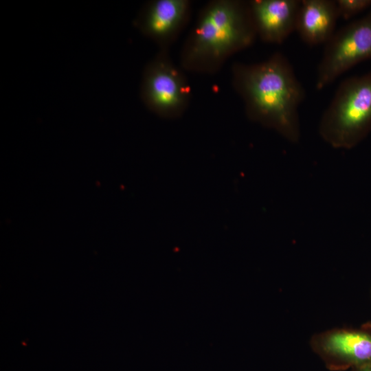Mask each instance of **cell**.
Listing matches in <instances>:
<instances>
[{"label":"cell","mask_w":371,"mask_h":371,"mask_svg":"<svg viewBox=\"0 0 371 371\" xmlns=\"http://www.w3.org/2000/svg\"><path fill=\"white\" fill-rule=\"evenodd\" d=\"M232 82L251 120L276 131L291 143L299 142L298 107L305 91L283 54L277 52L254 64L235 63Z\"/></svg>","instance_id":"obj_1"},{"label":"cell","mask_w":371,"mask_h":371,"mask_svg":"<svg viewBox=\"0 0 371 371\" xmlns=\"http://www.w3.org/2000/svg\"><path fill=\"white\" fill-rule=\"evenodd\" d=\"M257 37L248 1L213 0L200 12L180 54L182 69L217 72L232 55L251 46Z\"/></svg>","instance_id":"obj_2"},{"label":"cell","mask_w":371,"mask_h":371,"mask_svg":"<svg viewBox=\"0 0 371 371\" xmlns=\"http://www.w3.org/2000/svg\"><path fill=\"white\" fill-rule=\"evenodd\" d=\"M371 131V74L343 80L324 112L319 133L335 148L350 149Z\"/></svg>","instance_id":"obj_3"},{"label":"cell","mask_w":371,"mask_h":371,"mask_svg":"<svg viewBox=\"0 0 371 371\" xmlns=\"http://www.w3.org/2000/svg\"><path fill=\"white\" fill-rule=\"evenodd\" d=\"M141 98L145 106L164 118L180 117L189 106L191 89L182 70L160 49L147 64L142 77Z\"/></svg>","instance_id":"obj_4"},{"label":"cell","mask_w":371,"mask_h":371,"mask_svg":"<svg viewBox=\"0 0 371 371\" xmlns=\"http://www.w3.org/2000/svg\"><path fill=\"white\" fill-rule=\"evenodd\" d=\"M371 59V12L335 32L326 43L315 87L321 90L359 63Z\"/></svg>","instance_id":"obj_5"},{"label":"cell","mask_w":371,"mask_h":371,"mask_svg":"<svg viewBox=\"0 0 371 371\" xmlns=\"http://www.w3.org/2000/svg\"><path fill=\"white\" fill-rule=\"evenodd\" d=\"M312 350L332 371L371 364V327L333 328L314 335Z\"/></svg>","instance_id":"obj_6"},{"label":"cell","mask_w":371,"mask_h":371,"mask_svg":"<svg viewBox=\"0 0 371 371\" xmlns=\"http://www.w3.org/2000/svg\"><path fill=\"white\" fill-rule=\"evenodd\" d=\"M190 13L188 0H154L147 3L135 25L160 49L168 50L186 25Z\"/></svg>","instance_id":"obj_7"},{"label":"cell","mask_w":371,"mask_h":371,"mask_svg":"<svg viewBox=\"0 0 371 371\" xmlns=\"http://www.w3.org/2000/svg\"><path fill=\"white\" fill-rule=\"evenodd\" d=\"M257 36L266 43L281 44L296 28L299 0L249 1Z\"/></svg>","instance_id":"obj_8"},{"label":"cell","mask_w":371,"mask_h":371,"mask_svg":"<svg viewBox=\"0 0 371 371\" xmlns=\"http://www.w3.org/2000/svg\"><path fill=\"white\" fill-rule=\"evenodd\" d=\"M339 18L335 1H301L295 31L308 45L326 43L335 34Z\"/></svg>","instance_id":"obj_9"},{"label":"cell","mask_w":371,"mask_h":371,"mask_svg":"<svg viewBox=\"0 0 371 371\" xmlns=\"http://www.w3.org/2000/svg\"><path fill=\"white\" fill-rule=\"evenodd\" d=\"M339 17L348 19L371 7V0H337Z\"/></svg>","instance_id":"obj_10"},{"label":"cell","mask_w":371,"mask_h":371,"mask_svg":"<svg viewBox=\"0 0 371 371\" xmlns=\"http://www.w3.org/2000/svg\"><path fill=\"white\" fill-rule=\"evenodd\" d=\"M352 371H371V364L352 369Z\"/></svg>","instance_id":"obj_11"}]
</instances>
